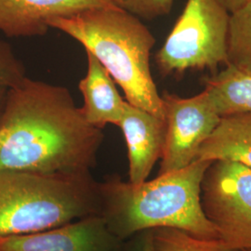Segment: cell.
<instances>
[{"label":"cell","instance_id":"obj_19","mask_svg":"<svg viewBox=\"0 0 251 251\" xmlns=\"http://www.w3.org/2000/svg\"><path fill=\"white\" fill-rule=\"evenodd\" d=\"M219 1L225 9H227L230 13H232L236 9H240L251 0H219Z\"/></svg>","mask_w":251,"mask_h":251},{"label":"cell","instance_id":"obj_18","mask_svg":"<svg viewBox=\"0 0 251 251\" xmlns=\"http://www.w3.org/2000/svg\"><path fill=\"white\" fill-rule=\"evenodd\" d=\"M122 251H156L153 244L152 230H144L126 240Z\"/></svg>","mask_w":251,"mask_h":251},{"label":"cell","instance_id":"obj_13","mask_svg":"<svg viewBox=\"0 0 251 251\" xmlns=\"http://www.w3.org/2000/svg\"><path fill=\"white\" fill-rule=\"evenodd\" d=\"M217 114L221 117L251 113V72L226 64L224 70L205 78Z\"/></svg>","mask_w":251,"mask_h":251},{"label":"cell","instance_id":"obj_15","mask_svg":"<svg viewBox=\"0 0 251 251\" xmlns=\"http://www.w3.org/2000/svg\"><path fill=\"white\" fill-rule=\"evenodd\" d=\"M156 251H239L233 250L221 238H203L173 228L152 230Z\"/></svg>","mask_w":251,"mask_h":251},{"label":"cell","instance_id":"obj_7","mask_svg":"<svg viewBox=\"0 0 251 251\" xmlns=\"http://www.w3.org/2000/svg\"><path fill=\"white\" fill-rule=\"evenodd\" d=\"M161 98L166 141L158 175L179 171L196 161L201 145L221 120L205 90L190 98L164 91Z\"/></svg>","mask_w":251,"mask_h":251},{"label":"cell","instance_id":"obj_17","mask_svg":"<svg viewBox=\"0 0 251 251\" xmlns=\"http://www.w3.org/2000/svg\"><path fill=\"white\" fill-rule=\"evenodd\" d=\"M119 9L136 17L153 20L168 15L173 6V0H112Z\"/></svg>","mask_w":251,"mask_h":251},{"label":"cell","instance_id":"obj_10","mask_svg":"<svg viewBox=\"0 0 251 251\" xmlns=\"http://www.w3.org/2000/svg\"><path fill=\"white\" fill-rule=\"evenodd\" d=\"M118 126L124 134L127 148L128 181L144 182L155 163L161 159L166 141L165 119L126 100Z\"/></svg>","mask_w":251,"mask_h":251},{"label":"cell","instance_id":"obj_6","mask_svg":"<svg viewBox=\"0 0 251 251\" xmlns=\"http://www.w3.org/2000/svg\"><path fill=\"white\" fill-rule=\"evenodd\" d=\"M201 205L220 238L236 251H251V169L215 160L201 183Z\"/></svg>","mask_w":251,"mask_h":251},{"label":"cell","instance_id":"obj_1","mask_svg":"<svg viewBox=\"0 0 251 251\" xmlns=\"http://www.w3.org/2000/svg\"><path fill=\"white\" fill-rule=\"evenodd\" d=\"M102 129L90 123L66 88L26 76L6 92L0 112V170L86 175Z\"/></svg>","mask_w":251,"mask_h":251},{"label":"cell","instance_id":"obj_8","mask_svg":"<svg viewBox=\"0 0 251 251\" xmlns=\"http://www.w3.org/2000/svg\"><path fill=\"white\" fill-rule=\"evenodd\" d=\"M124 243L96 214L39 233L0 237V251H122Z\"/></svg>","mask_w":251,"mask_h":251},{"label":"cell","instance_id":"obj_14","mask_svg":"<svg viewBox=\"0 0 251 251\" xmlns=\"http://www.w3.org/2000/svg\"><path fill=\"white\" fill-rule=\"evenodd\" d=\"M227 58L229 64L251 72V1L230 13Z\"/></svg>","mask_w":251,"mask_h":251},{"label":"cell","instance_id":"obj_11","mask_svg":"<svg viewBox=\"0 0 251 251\" xmlns=\"http://www.w3.org/2000/svg\"><path fill=\"white\" fill-rule=\"evenodd\" d=\"M86 54L88 71L78 84L83 96L81 109L84 117L90 125L101 129L108 124L118 126L126 100L120 96L115 81L98 59L89 51Z\"/></svg>","mask_w":251,"mask_h":251},{"label":"cell","instance_id":"obj_16","mask_svg":"<svg viewBox=\"0 0 251 251\" xmlns=\"http://www.w3.org/2000/svg\"><path fill=\"white\" fill-rule=\"evenodd\" d=\"M25 64L9 43L0 40V89H9L26 77Z\"/></svg>","mask_w":251,"mask_h":251},{"label":"cell","instance_id":"obj_4","mask_svg":"<svg viewBox=\"0 0 251 251\" xmlns=\"http://www.w3.org/2000/svg\"><path fill=\"white\" fill-rule=\"evenodd\" d=\"M100 209L99 182L90 174L0 170V237L50 230Z\"/></svg>","mask_w":251,"mask_h":251},{"label":"cell","instance_id":"obj_12","mask_svg":"<svg viewBox=\"0 0 251 251\" xmlns=\"http://www.w3.org/2000/svg\"><path fill=\"white\" fill-rule=\"evenodd\" d=\"M197 159L238 162L251 169V113L221 117L201 145Z\"/></svg>","mask_w":251,"mask_h":251},{"label":"cell","instance_id":"obj_20","mask_svg":"<svg viewBox=\"0 0 251 251\" xmlns=\"http://www.w3.org/2000/svg\"><path fill=\"white\" fill-rule=\"evenodd\" d=\"M6 92H7V89H0V112H1L2 107H3V104H4Z\"/></svg>","mask_w":251,"mask_h":251},{"label":"cell","instance_id":"obj_5","mask_svg":"<svg viewBox=\"0 0 251 251\" xmlns=\"http://www.w3.org/2000/svg\"><path fill=\"white\" fill-rule=\"evenodd\" d=\"M230 12L219 0H187L164 45L155 54L162 75L189 69H209L228 63Z\"/></svg>","mask_w":251,"mask_h":251},{"label":"cell","instance_id":"obj_9","mask_svg":"<svg viewBox=\"0 0 251 251\" xmlns=\"http://www.w3.org/2000/svg\"><path fill=\"white\" fill-rule=\"evenodd\" d=\"M112 6H116L112 0H0V33L8 37L44 36L53 19Z\"/></svg>","mask_w":251,"mask_h":251},{"label":"cell","instance_id":"obj_21","mask_svg":"<svg viewBox=\"0 0 251 251\" xmlns=\"http://www.w3.org/2000/svg\"></svg>","mask_w":251,"mask_h":251},{"label":"cell","instance_id":"obj_3","mask_svg":"<svg viewBox=\"0 0 251 251\" xmlns=\"http://www.w3.org/2000/svg\"><path fill=\"white\" fill-rule=\"evenodd\" d=\"M94 55L125 93L126 100L164 118L150 67L155 38L141 19L117 6L90 9L49 22Z\"/></svg>","mask_w":251,"mask_h":251},{"label":"cell","instance_id":"obj_2","mask_svg":"<svg viewBox=\"0 0 251 251\" xmlns=\"http://www.w3.org/2000/svg\"><path fill=\"white\" fill-rule=\"evenodd\" d=\"M211 163L197 159L181 170L141 183L109 177L99 182L100 215L123 241L139 232L157 228L220 238L201 205V183Z\"/></svg>","mask_w":251,"mask_h":251}]
</instances>
